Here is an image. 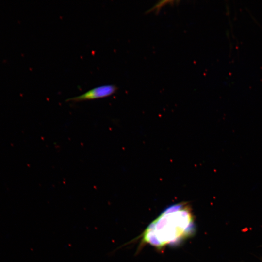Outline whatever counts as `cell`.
<instances>
[{"label":"cell","instance_id":"6da1fadb","mask_svg":"<svg viewBox=\"0 0 262 262\" xmlns=\"http://www.w3.org/2000/svg\"><path fill=\"white\" fill-rule=\"evenodd\" d=\"M194 229V218L189 206L177 203L167 208L150 224L143 234L142 240L161 248L188 237Z\"/></svg>","mask_w":262,"mask_h":262},{"label":"cell","instance_id":"7a4b0ae2","mask_svg":"<svg viewBox=\"0 0 262 262\" xmlns=\"http://www.w3.org/2000/svg\"><path fill=\"white\" fill-rule=\"evenodd\" d=\"M117 89V87L114 84L101 85L91 89L79 96L67 98L66 101L77 102L101 98L112 95Z\"/></svg>","mask_w":262,"mask_h":262}]
</instances>
